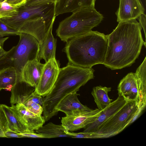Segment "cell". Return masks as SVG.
I'll list each match as a JSON object with an SVG mask.
<instances>
[{"mask_svg":"<svg viewBox=\"0 0 146 146\" xmlns=\"http://www.w3.org/2000/svg\"><path fill=\"white\" fill-rule=\"evenodd\" d=\"M27 98L36 104L41 106L42 105L43 98L41 96L35 94L33 92Z\"/></svg>","mask_w":146,"mask_h":146,"instance_id":"31","label":"cell"},{"mask_svg":"<svg viewBox=\"0 0 146 146\" xmlns=\"http://www.w3.org/2000/svg\"><path fill=\"white\" fill-rule=\"evenodd\" d=\"M18 7H13L5 0L0 2V19H7L13 18L17 14Z\"/></svg>","mask_w":146,"mask_h":146,"instance_id":"25","label":"cell"},{"mask_svg":"<svg viewBox=\"0 0 146 146\" xmlns=\"http://www.w3.org/2000/svg\"><path fill=\"white\" fill-rule=\"evenodd\" d=\"M136 19L119 23L107 35L108 46L103 64L111 70L130 66L138 58L143 46L146 47L141 30Z\"/></svg>","mask_w":146,"mask_h":146,"instance_id":"1","label":"cell"},{"mask_svg":"<svg viewBox=\"0 0 146 146\" xmlns=\"http://www.w3.org/2000/svg\"><path fill=\"white\" fill-rule=\"evenodd\" d=\"M103 15L94 7L85 8L72 13L60 22L56 30V35L64 42L88 33L98 25Z\"/></svg>","mask_w":146,"mask_h":146,"instance_id":"4","label":"cell"},{"mask_svg":"<svg viewBox=\"0 0 146 146\" xmlns=\"http://www.w3.org/2000/svg\"><path fill=\"white\" fill-rule=\"evenodd\" d=\"M119 8L115 12L118 23L136 19L144 13L145 9L140 0H119Z\"/></svg>","mask_w":146,"mask_h":146,"instance_id":"11","label":"cell"},{"mask_svg":"<svg viewBox=\"0 0 146 146\" xmlns=\"http://www.w3.org/2000/svg\"><path fill=\"white\" fill-rule=\"evenodd\" d=\"M108 43L107 35L98 31H91L71 38L64 49L68 64L86 68L103 64Z\"/></svg>","mask_w":146,"mask_h":146,"instance_id":"3","label":"cell"},{"mask_svg":"<svg viewBox=\"0 0 146 146\" xmlns=\"http://www.w3.org/2000/svg\"><path fill=\"white\" fill-rule=\"evenodd\" d=\"M40 61L37 58L29 61L25 66L22 72V80L35 88L38 84L44 64Z\"/></svg>","mask_w":146,"mask_h":146,"instance_id":"14","label":"cell"},{"mask_svg":"<svg viewBox=\"0 0 146 146\" xmlns=\"http://www.w3.org/2000/svg\"><path fill=\"white\" fill-rule=\"evenodd\" d=\"M23 104L30 111L38 115H41L43 112L42 106L33 102L27 98Z\"/></svg>","mask_w":146,"mask_h":146,"instance_id":"29","label":"cell"},{"mask_svg":"<svg viewBox=\"0 0 146 146\" xmlns=\"http://www.w3.org/2000/svg\"><path fill=\"white\" fill-rule=\"evenodd\" d=\"M56 3L37 5H24L18 8L17 14L9 19H1L6 24L18 31L25 21L31 19L42 17L52 19L55 17Z\"/></svg>","mask_w":146,"mask_h":146,"instance_id":"7","label":"cell"},{"mask_svg":"<svg viewBox=\"0 0 146 146\" xmlns=\"http://www.w3.org/2000/svg\"><path fill=\"white\" fill-rule=\"evenodd\" d=\"M142 111H139L133 117L130 122L129 125L132 123L135 120H136L141 115Z\"/></svg>","mask_w":146,"mask_h":146,"instance_id":"35","label":"cell"},{"mask_svg":"<svg viewBox=\"0 0 146 146\" xmlns=\"http://www.w3.org/2000/svg\"><path fill=\"white\" fill-rule=\"evenodd\" d=\"M111 90V87L100 86L93 88L91 94L99 110H102L111 103L112 100L110 99L108 96Z\"/></svg>","mask_w":146,"mask_h":146,"instance_id":"22","label":"cell"},{"mask_svg":"<svg viewBox=\"0 0 146 146\" xmlns=\"http://www.w3.org/2000/svg\"><path fill=\"white\" fill-rule=\"evenodd\" d=\"M8 129L7 118L3 109L0 105V137H6L5 133Z\"/></svg>","mask_w":146,"mask_h":146,"instance_id":"28","label":"cell"},{"mask_svg":"<svg viewBox=\"0 0 146 146\" xmlns=\"http://www.w3.org/2000/svg\"><path fill=\"white\" fill-rule=\"evenodd\" d=\"M5 0H0V2L4 1Z\"/></svg>","mask_w":146,"mask_h":146,"instance_id":"36","label":"cell"},{"mask_svg":"<svg viewBox=\"0 0 146 146\" xmlns=\"http://www.w3.org/2000/svg\"><path fill=\"white\" fill-rule=\"evenodd\" d=\"M7 118L9 129L19 133L31 132L23 122L15 105L11 107L0 104Z\"/></svg>","mask_w":146,"mask_h":146,"instance_id":"17","label":"cell"},{"mask_svg":"<svg viewBox=\"0 0 146 146\" xmlns=\"http://www.w3.org/2000/svg\"><path fill=\"white\" fill-rule=\"evenodd\" d=\"M17 44L0 58V70L13 67L17 74V81L22 80L23 68L29 61L39 59V43L33 36L20 33Z\"/></svg>","mask_w":146,"mask_h":146,"instance_id":"5","label":"cell"},{"mask_svg":"<svg viewBox=\"0 0 146 146\" xmlns=\"http://www.w3.org/2000/svg\"><path fill=\"white\" fill-rule=\"evenodd\" d=\"M20 33L18 31L9 26L0 19V46L3 47L5 42L9 37L6 36L19 35Z\"/></svg>","mask_w":146,"mask_h":146,"instance_id":"26","label":"cell"},{"mask_svg":"<svg viewBox=\"0 0 146 146\" xmlns=\"http://www.w3.org/2000/svg\"><path fill=\"white\" fill-rule=\"evenodd\" d=\"M55 17L47 19L39 17L30 19L23 23L18 31L33 36L40 44L49 29L52 27Z\"/></svg>","mask_w":146,"mask_h":146,"instance_id":"9","label":"cell"},{"mask_svg":"<svg viewBox=\"0 0 146 146\" xmlns=\"http://www.w3.org/2000/svg\"><path fill=\"white\" fill-rule=\"evenodd\" d=\"M67 130L62 125H56L51 122L42 125L36 131L37 133L45 134L52 136L53 138L68 137L66 134Z\"/></svg>","mask_w":146,"mask_h":146,"instance_id":"24","label":"cell"},{"mask_svg":"<svg viewBox=\"0 0 146 146\" xmlns=\"http://www.w3.org/2000/svg\"><path fill=\"white\" fill-rule=\"evenodd\" d=\"M58 0H27L24 4L27 5H37L56 3Z\"/></svg>","mask_w":146,"mask_h":146,"instance_id":"30","label":"cell"},{"mask_svg":"<svg viewBox=\"0 0 146 146\" xmlns=\"http://www.w3.org/2000/svg\"><path fill=\"white\" fill-rule=\"evenodd\" d=\"M52 27L49 29L42 42L39 44V59H44L45 62L55 58L56 39L52 35Z\"/></svg>","mask_w":146,"mask_h":146,"instance_id":"20","label":"cell"},{"mask_svg":"<svg viewBox=\"0 0 146 146\" xmlns=\"http://www.w3.org/2000/svg\"><path fill=\"white\" fill-rule=\"evenodd\" d=\"M17 80V72L14 68H7L0 70V90L4 89L11 91Z\"/></svg>","mask_w":146,"mask_h":146,"instance_id":"23","label":"cell"},{"mask_svg":"<svg viewBox=\"0 0 146 146\" xmlns=\"http://www.w3.org/2000/svg\"><path fill=\"white\" fill-rule=\"evenodd\" d=\"M139 111H141L135 101H128L119 110L102 124L96 132L102 135L104 138L115 135L129 125L132 118Z\"/></svg>","mask_w":146,"mask_h":146,"instance_id":"6","label":"cell"},{"mask_svg":"<svg viewBox=\"0 0 146 146\" xmlns=\"http://www.w3.org/2000/svg\"><path fill=\"white\" fill-rule=\"evenodd\" d=\"M146 15L144 13L141 14L138 18L139 23L142 28L143 29L145 36V42L146 43Z\"/></svg>","mask_w":146,"mask_h":146,"instance_id":"33","label":"cell"},{"mask_svg":"<svg viewBox=\"0 0 146 146\" xmlns=\"http://www.w3.org/2000/svg\"><path fill=\"white\" fill-rule=\"evenodd\" d=\"M96 0H58L55 7V15L73 13L83 9L94 7Z\"/></svg>","mask_w":146,"mask_h":146,"instance_id":"16","label":"cell"},{"mask_svg":"<svg viewBox=\"0 0 146 146\" xmlns=\"http://www.w3.org/2000/svg\"><path fill=\"white\" fill-rule=\"evenodd\" d=\"M10 5L15 7H19L24 5L27 0H5Z\"/></svg>","mask_w":146,"mask_h":146,"instance_id":"32","label":"cell"},{"mask_svg":"<svg viewBox=\"0 0 146 146\" xmlns=\"http://www.w3.org/2000/svg\"><path fill=\"white\" fill-rule=\"evenodd\" d=\"M66 133L70 137L73 138H104L102 134L96 132H83L80 133L70 132L66 130Z\"/></svg>","mask_w":146,"mask_h":146,"instance_id":"27","label":"cell"},{"mask_svg":"<svg viewBox=\"0 0 146 146\" xmlns=\"http://www.w3.org/2000/svg\"><path fill=\"white\" fill-rule=\"evenodd\" d=\"M101 112L96 108L76 115H66L62 118L61 124L69 131H76L85 128L94 122Z\"/></svg>","mask_w":146,"mask_h":146,"instance_id":"10","label":"cell"},{"mask_svg":"<svg viewBox=\"0 0 146 146\" xmlns=\"http://www.w3.org/2000/svg\"><path fill=\"white\" fill-rule=\"evenodd\" d=\"M118 95L123 96L128 101L136 102L138 90L135 73H128L120 81L117 87Z\"/></svg>","mask_w":146,"mask_h":146,"instance_id":"15","label":"cell"},{"mask_svg":"<svg viewBox=\"0 0 146 146\" xmlns=\"http://www.w3.org/2000/svg\"><path fill=\"white\" fill-rule=\"evenodd\" d=\"M60 69L59 62L55 58L45 62L38 84L33 92L43 97L47 95L56 82Z\"/></svg>","mask_w":146,"mask_h":146,"instance_id":"8","label":"cell"},{"mask_svg":"<svg viewBox=\"0 0 146 146\" xmlns=\"http://www.w3.org/2000/svg\"><path fill=\"white\" fill-rule=\"evenodd\" d=\"M6 137H23L20 133L13 131L8 129L5 133Z\"/></svg>","mask_w":146,"mask_h":146,"instance_id":"34","label":"cell"},{"mask_svg":"<svg viewBox=\"0 0 146 146\" xmlns=\"http://www.w3.org/2000/svg\"><path fill=\"white\" fill-rule=\"evenodd\" d=\"M102 111L100 115L95 120L85 127L84 132H96L100 126L119 110L127 101L121 95Z\"/></svg>","mask_w":146,"mask_h":146,"instance_id":"13","label":"cell"},{"mask_svg":"<svg viewBox=\"0 0 146 146\" xmlns=\"http://www.w3.org/2000/svg\"><path fill=\"white\" fill-rule=\"evenodd\" d=\"M23 122L31 132H34L42 126L45 120L44 116L32 112L23 104L15 105Z\"/></svg>","mask_w":146,"mask_h":146,"instance_id":"18","label":"cell"},{"mask_svg":"<svg viewBox=\"0 0 146 146\" xmlns=\"http://www.w3.org/2000/svg\"><path fill=\"white\" fill-rule=\"evenodd\" d=\"M33 88L22 80L17 81L11 90L10 102L11 105L23 104L34 91L35 90L32 89Z\"/></svg>","mask_w":146,"mask_h":146,"instance_id":"21","label":"cell"},{"mask_svg":"<svg viewBox=\"0 0 146 146\" xmlns=\"http://www.w3.org/2000/svg\"><path fill=\"white\" fill-rule=\"evenodd\" d=\"M135 73L138 94L136 103L139 110L143 111L146 105V57L137 68Z\"/></svg>","mask_w":146,"mask_h":146,"instance_id":"19","label":"cell"},{"mask_svg":"<svg viewBox=\"0 0 146 146\" xmlns=\"http://www.w3.org/2000/svg\"><path fill=\"white\" fill-rule=\"evenodd\" d=\"M77 92L67 95L59 102L56 108L57 113L59 111L64 113L66 116H74L92 110L80 102Z\"/></svg>","mask_w":146,"mask_h":146,"instance_id":"12","label":"cell"},{"mask_svg":"<svg viewBox=\"0 0 146 146\" xmlns=\"http://www.w3.org/2000/svg\"><path fill=\"white\" fill-rule=\"evenodd\" d=\"M94 71L92 68L68 63L66 66L60 68L52 89L43 99L42 107L45 121L57 113L56 108L62 99L71 93L77 92L81 86L94 78Z\"/></svg>","mask_w":146,"mask_h":146,"instance_id":"2","label":"cell"}]
</instances>
